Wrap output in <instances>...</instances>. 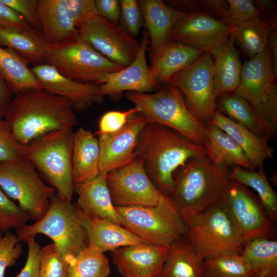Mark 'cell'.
<instances>
[{
	"mask_svg": "<svg viewBox=\"0 0 277 277\" xmlns=\"http://www.w3.org/2000/svg\"><path fill=\"white\" fill-rule=\"evenodd\" d=\"M5 115L14 138L26 145L51 132L73 129L78 124L70 103L44 89H28L14 95Z\"/></svg>",
	"mask_w": 277,
	"mask_h": 277,
	"instance_id": "1",
	"label": "cell"
},
{
	"mask_svg": "<svg viewBox=\"0 0 277 277\" xmlns=\"http://www.w3.org/2000/svg\"><path fill=\"white\" fill-rule=\"evenodd\" d=\"M135 154L143 160L154 186L166 196L171 191L173 174L180 167L190 159L207 156L203 146L169 127L148 122L139 134Z\"/></svg>",
	"mask_w": 277,
	"mask_h": 277,
	"instance_id": "2",
	"label": "cell"
},
{
	"mask_svg": "<svg viewBox=\"0 0 277 277\" xmlns=\"http://www.w3.org/2000/svg\"><path fill=\"white\" fill-rule=\"evenodd\" d=\"M231 179L226 167L213 164L206 156L192 159L173 174L168 196L181 213H199L215 204Z\"/></svg>",
	"mask_w": 277,
	"mask_h": 277,
	"instance_id": "3",
	"label": "cell"
},
{
	"mask_svg": "<svg viewBox=\"0 0 277 277\" xmlns=\"http://www.w3.org/2000/svg\"><path fill=\"white\" fill-rule=\"evenodd\" d=\"M185 236L204 260L215 256L241 254L244 247L231 218L217 203L199 213H183Z\"/></svg>",
	"mask_w": 277,
	"mask_h": 277,
	"instance_id": "4",
	"label": "cell"
},
{
	"mask_svg": "<svg viewBox=\"0 0 277 277\" xmlns=\"http://www.w3.org/2000/svg\"><path fill=\"white\" fill-rule=\"evenodd\" d=\"M126 97L148 123L169 127L189 140L203 146L206 125L190 112L179 90L169 84L154 93L128 91Z\"/></svg>",
	"mask_w": 277,
	"mask_h": 277,
	"instance_id": "5",
	"label": "cell"
},
{
	"mask_svg": "<svg viewBox=\"0 0 277 277\" xmlns=\"http://www.w3.org/2000/svg\"><path fill=\"white\" fill-rule=\"evenodd\" d=\"M74 132L64 129L43 135L27 146L26 157L63 200L71 202L74 191L72 155Z\"/></svg>",
	"mask_w": 277,
	"mask_h": 277,
	"instance_id": "6",
	"label": "cell"
},
{
	"mask_svg": "<svg viewBox=\"0 0 277 277\" xmlns=\"http://www.w3.org/2000/svg\"><path fill=\"white\" fill-rule=\"evenodd\" d=\"M84 213L77 205L62 199L57 193L50 200L44 215L30 225L16 230L19 242L28 236L44 234L51 239L66 261L87 246L82 225Z\"/></svg>",
	"mask_w": 277,
	"mask_h": 277,
	"instance_id": "7",
	"label": "cell"
},
{
	"mask_svg": "<svg viewBox=\"0 0 277 277\" xmlns=\"http://www.w3.org/2000/svg\"><path fill=\"white\" fill-rule=\"evenodd\" d=\"M270 47L242 65L240 84L234 92L247 101L273 136L277 127V85Z\"/></svg>",
	"mask_w": 277,
	"mask_h": 277,
	"instance_id": "8",
	"label": "cell"
},
{
	"mask_svg": "<svg viewBox=\"0 0 277 277\" xmlns=\"http://www.w3.org/2000/svg\"><path fill=\"white\" fill-rule=\"evenodd\" d=\"M124 220L122 226L148 244L170 247L184 236L182 214L168 196L163 195L153 206H115Z\"/></svg>",
	"mask_w": 277,
	"mask_h": 277,
	"instance_id": "9",
	"label": "cell"
},
{
	"mask_svg": "<svg viewBox=\"0 0 277 277\" xmlns=\"http://www.w3.org/2000/svg\"><path fill=\"white\" fill-rule=\"evenodd\" d=\"M45 63L71 79L97 85L101 84L106 75L124 68L102 55L79 33L64 44L48 46Z\"/></svg>",
	"mask_w": 277,
	"mask_h": 277,
	"instance_id": "10",
	"label": "cell"
},
{
	"mask_svg": "<svg viewBox=\"0 0 277 277\" xmlns=\"http://www.w3.org/2000/svg\"><path fill=\"white\" fill-rule=\"evenodd\" d=\"M0 187L18 202L31 220L36 221L47 211L56 190L47 185L26 157L0 164Z\"/></svg>",
	"mask_w": 277,
	"mask_h": 277,
	"instance_id": "11",
	"label": "cell"
},
{
	"mask_svg": "<svg viewBox=\"0 0 277 277\" xmlns=\"http://www.w3.org/2000/svg\"><path fill=\"white\" fill-rule=\"evenodd\" d=\"M217 202L230 215L244 245L256 238L272 239V221L247 187L231 179Z\"/></svg>",
	"mask_w": 277,
	"mask_h": 277,
	"instance_id": "12",
	"label": "cell"
},
{
	"mask_svg": "<svg viewBox=\"0 0 277 277\" xmlns=\"http://www.w3.org/2000/svg\"><path fill=\"white\" fill-rule=\"evenodd\" d=\"M212 50H206L191 65L173 75L168 84L185 97L192 114L207 125L216 110Z\"/></svg>",
	"mask_w": 277,
	"mask_h": 277,
	"instance_id": "13",
	"label": "cell"
},
{
	"mask_svg": "<svg viewBox=\"0 0 277 277\" xmlns=\"http://www.w3.org/2000/svg\"><path fill=\"white\" fill-rule=\"evenodd\" d=\"M106 183L115 206H153L163 196L137 157L108 172Z\"/></svg>",
	"mask_w": 277,
	"mask_h": 277,
	"instance_id": "14",
	"label": "cell"
},
{
	"mask_svg": "<svg viewBox=\"0 0 277 277\" xmlns=\"http://www.w3.org/2000/svg\"><path fill=\"white\" fill-rule=\"evenodd\" d=\"M80 36L94 49L112 62L126 68L134 60L140 42L118 25L98 15L78 30Z\"/></svg>",
	"mask_w": 277,
	"mask_h": 277,
	"instance_id": "15",
	"label": "cell"
},
{
	"mask_svg": "<svg viewBox=\"0 0 277 277\" xmlns=\"http://www.w3.org/2000/svg\"><path fill=\"white\" fill-rule=\"evenodd\" d=\"M234 30L211 14L197 11L189 13L176 23L170 40L212 51L230 37Z\"/></svg>",
	"mask_w": 277,
	"mask_h": 277,
	"instance_id": "16",
	"label": "cell"
},
{
	"mask_svg": "<svg viewBox=\"0 0 277 277\" xmlns=\"http://www.w3.org/2000/svg\"><path fill=\"white\" fill-rule=\"evenodd\" d=\"M148 123L139 112L133 114L120 130L97 133L100 148V172L108 173L133 160L139 134Z\"/></svg>",
	"mask_w": 277,
	"mask_h": 277,
	"instance_id": "17",
	"label": "cell"
},
{
	"mask_svg": "<svg viewBox=\"0 0 277 277\" xmlns=\"http://www.w3.org/2000/svg\"><path fill=\"white\" fill-rule=\"evenodd\" d=\"M30 68L43 89L68 100L74 111H85L103 99L99 94V85L71 79L46 63Z\"/></svg>",
	"mask_w": 277,
	"mask_h": 277,
	"instance_id": "18",
	"label": "cell"
},
{
	"mask_svg": "<svg viewBox=\"0 0 277 277\" xmlns=\"http://www.w3.org/2000/svg\"><path fill=\"white\" fill-rule=\"evenodd\" d=\"M149 35L144 29L138 52L133 62L122 70L105 76L99 85V94L118 96L125 91L145 93L159 87L154 81L146 60Z\"/></svg>",
	"mask_w": 277,
	"mask_h": 277,
	"instance_id": "19",
	"label": "cell"
},
{
	"mask_svg": "<svg viewBox=\"0 0 277 277\" xmlns=\"http://www.w3.org/2000/svg\"><path fill=\"white\" fill-rule=\"evenodd\" d=\"M170 247L143 244L118 248L111 255L124 277H160Z\"/></svg>",
	"mask_w": 277,
	"mask_h": 277,
	"instance_id": "20",
	"label": "cell"
},
{
	"mask_svg": "<svg viewBox=\"0 0 277 277\" xmlns=\"http://www.w3.org/2000/svg\"><path fill=\"white\" fill-rule=\"evenodd\" d=\"M138 3L149 35L148 49L151 63L170 41L176 23L189 12L177 10L161 0H142Z\"/></svg>",
	"mask_w": 277,
	"mask_h": 277,
	"instance_id": "21",
	"label": "cell"
},
{
	"mask_svg": "<svg viewBox=\"0 0 277 277\" xmlns=\"http://www.w3.org/2000/svg\"><path fill=\"white\" fill-rule=\"evenodd\" d=\"M107 174L101 172L91 180L74 183V191L78 195L77 205L86 216L122 226L124 220L112 201L106 183Z\"/></svg>",
	"mask_w": 277,
	"mask_h": 277,
	"instance_id": "22",
	"label": "cell"
},
{
	"mask_svg": "<svg viewBox=\"0 0 277 277\" xmlns=\"http://www.w3.org/2000/svg\"><path fill=\"white\" fill-rule=\"evenodd\" d=\"M37 10L41 37L47 46L61 45L78 35L65 0H38Z\"/></svg>",
	"mask_w": 277,
	"mask_h": 277,
	"instance_id": "23",
	"label": "cell"
},
{
	"mask_svg": "<svg viewBox=\"0 0 277 277\" xmlns=\"http://www.w3.org/2000/svg\"><path fill=\"white\" fill-rule=\"evenodd\" d=\"M208 124L216 126L229 135L242 148L256 170L273 156L274 150L267 140L216 110ZM207 124V125H208Z\"/></svg>",
	"mask_w": 277,
	"mask_h": 277,
	"instance_id": "24",
	"label": "cell"
},
{
	"mask_svg": "<svg viewBox=\"0 0 277 277\" xmlns=\"http://www.w3.org/2000/svg\"><path fill=\"white\" fill-rule=\"evenodd\" d=\"M82 225L86 232L87 246L95 247L103 253L125 246L148 244L123 226L106 220L84 214Z\"/></svg>",
	"mask_w": 277,
	"mask_h": 277,
	"instance_id": "25",
	"label": "cell"
},
{
	"mask_svg": "<svg viewBox=\"0 0 277 277\" xmlns=\"http://www.w3.org/2000/svg\"><path fill=\"white\" fill-rule=\"evenodd\" d=\"M206 50L170 40L150 63L154 81L159 86L168 84L173 75L191 65Z\"/></svg>",
	"mask_w": 277,
	"mask_h": 277,
	"instance_id": "26",
	"label": "cell"
},
{
	"mask_svg": "<svg viewBox=\"0 0 277 277\" xmlns=\"http://www.w3.org/2000/svg\"><path fill=\"white\" fill-rule=\"evenodd\" d=\"M234 39L229 37L212 51L214 90L216 97L234 92L241 79L242 65L234 46Z\"/></svg>",
	"mask_w": 277,
	"mask_h": 277,
	"instance_id": "27",
	"label": "cell"
},
{
	"mask_svg": "<svg viewBox=\"0 0 277 277\" xmlns=\"http://www.w3.org/2000/svg\"><path fill=\"white\" fill-rule=\"evenodd\" d=\"M100 159L98 138L90 130L80 128L73 135L72 164L74 183L96 177L100 173Z\"/></svg>",
	"mask_w": 277,
	"mask_h": 277,
	"instance_id": "28",
	"label": "cell"
},
{
	"mask_svg": "<svg viewBox=\"0 0 277 277\" xmlns=\"http://www.w3.org/2000/svg\"><path fill=\"white\" fill-rule=\"evenodd\" d=\"M203 146L207 157L216 165L224 167L235 165L250 171L256 170L238 144L216 126L206 125Z\"/></svg>",
	"mask_w": 277,
	"mask_h": 277,
	"instance_id": "29",
	"label": "cell"
},
{
	"mask_svg": "<svg viewBox=\"0 0 277 277\" xmlns=\"http://www.w3.org/2000/svg\"><path fill=\"white\" fill-rule=\"evenodd\" d=\"M204 261L183 236L170 246L160 277H204Z\"/></svg>",
	"mask_w": 277,
	"mask_h": 277,
	"instance_id": "30",
	"label": "cell"
},
{
	"mask_svg": "<svg viewBox=\"0 0 277 277\" xmlns=\"http://www.w3.org/2000/svg\"><path fill=\"white\" fill-rule=\"evenodd\" d=\"M0 45L12 50L34 66L45 63L48 46L32 29L0 27Z\"/></svg>",
	"mask_w": 277,
	"mask_h": 277,
	"instance_id": "31",
	"label": "cell"
},
{
	"mask_svg": "<svg viewBox=\"0 0 277 277\" xmlns=\"http://www.w3.org/2000/svg\"><path fill=\"white\" fill-rule=\"evenodd\" d=\"M28 64L12 50L0 45V72L13 95L28 89H43Z\"/></svg>",
	"mask_w": 277,
	"mask_h": 277,
	"instance_id": "32",
	"label": "cell"
},
{
	"mask_svg": "<svg viewBox=\"0 0 277 277\" xmlns=\"http://www.w3.org/2000/svg\"><path fill=\"white\" fill-rule=\"evenodd\" d=\"M276 19L261 16L234 27L231 36L250 57L261 53L269 46L271 32L276 29Z\"/></svg>",
	"mask_w": 277,
	"mask_h": 277,
	"instance_id": "33",
	"label": "cell"
},
{
	"mask_svg": "<svg viewBox=\"0 0 277 277\" xmlns=\"http://www.w3.org/2000/svg\"><path fill=\"white\" fill-rule=\"evenodd\" d=\"M249 263L253 277H277V242L256 238L247 243L241 254Z\"/></svg>",
	"mask_w": 277,
	"mask_h": 277,
	"instance_id": "34",
	"label": "cell"
},
{
	"mask_svg": "<svg viewBox=\"0 0 277 277\" xmlns=\"http://www.w3.org/2000/svg\"><path fill=\"white\" fill-rule=\"evenodd\" d=\"M216 110L267 141L272 137L249 104L234 92L219 96L216 100Z\"/></svg>",
	"mask_w": 277,
	"mask_h": 277,
	"instance_id": "35",
	"label": "cell"
},
{
	"mask_svg": "<svg viewBox=\"0 0 277 277\" xmlns=\"http://www.w3.org/2000/svg\"><path fill=\"white\" fill-rule=\"evenodd\" d=\"M230 177L254 189L269 218L277 220V194L271 187L265 171L260 169L250 171L236 166L230 171Z\"/></svg>",
	"mask_w": 277,
	"mask_h": 277,
	"instance_id": "36",
	"label": "cell"
},
{
	"mask_svg": "<svg viewBox=\"0 0 277 277\" xmlns=\"http://www.w3.org/2000/svg\"><path fill=\"white\" fill-rule=\"evenodd\" d=\"M66 261L67 277H108L110 273L108 258L94 247L86 246Z\"/></svg>",
	"mask_w": 277,
	"mask_h": 277,
	"instance_id": "37",
	"label": "cell"
},
{
	"mask_svg": "<svg viewBox=\"0 0 277 277\" xmlns=\"http://www.w3.org/2000/svg\"><path fill=\"white\" fill-rule=\"evenodd\" d=\"M204 277H253L248 261L241 254L220 255L206 259Z\"/></svg>",
	"mask_w": 277,
	"mask_h": 277,
	"instance_id": "38",
	"label": "cell"
},
{
	"mask_svg": "<svg viewBox=\"0 0 277 277\" xmlns=\"http://www.w3.org/2000/svg\"><path fill=\"white\" fill-rule=\"evenodd\" d=\"M261 15L252 1L228 0L219 14V19L233 28Z\"/></svg>",
	"mask_w": 277,
	"mask_h": 277,
	"instance_id": "39",
	"label": "cell"
},
{
	"mask_svg": "<svg viewBox=\"0 0 277 277\" xmlns=\"http://www.w3.org/2000/svg\"><path fill=\"white\" fill-rule=\"evenodd\" d=\"M30 215L11 201L0 188V233L26 225Z\"/></svg>",
	"mask_w": 277,
	"mask_h": 277,
	"instance_id": "40",
	"label": "cell"
},
{
	"mask_svg": "<svg viewBox=\"0 0 277 277\" xmlns=\"http://www.w3.org/2000/svg\"><path fill=\"white\" fill-rule=\"evenodd\" d=\"M68 264L53 242L41 248L40 277H67Z\"/></svg>",
	"mask_w": 277,
	"mask_h": 277,
	"instance_id": "41",
	"label": "cell"
},
{
	"mask_svg": "<svg viewBox=\"0 0 277 277\" xmlns=\"http://www.w3.org/2000/svg\"><path fill=\"white\" fill-rule=\"evenodd\" d=\"M27 146L13 136L4 118H0V164L26 157Z\"/></svg>",
	"mask_w": 277,
	"mask_h": 277,
	"instance_id": "42",
	"label": "cell"
},
{
	"mask_svg": "<svg viewBox=\"0 0 277 277\" xmlns=\"http://www.w3.org/2000/svg\"><path fill=\"white\" fill-rule=\"evenodd\" d=\"M23 252L16 234L10 231L0 234V277H4L6 269L13 266Z\"/></svg>",
	"mask_w": 277,
	"mask_h": 277,
	"instance_id": "43",
	"label": "cell"
},
{
	"mask_svg": "<svg viewBox=\"0 0 277 277\" xmlns=\"http://www.w3.org/2000/svg\"><path fill=\"white\" fill-rule=\"evenodd\" d=\"M120 21L121 27L130 36L134 38L143 24V15L138 2L135 0H121Z\"/></svg>",
	"mask_w": 277,
	"mask_h": 277,
	"instance_id": "44",
	"label": "cell"
},
{
	"mask_svg": "<svg viewBox=\"0 0 277 277\" xmlns=\"http://www.w3.org/2000/svg\"><path fill=\"white\" fill-rule=\"evenodd\" d=\"M75 28L78 30L98 15L94 0H65Z\"/></svg>",
	"mask_w": 277,
	"mask_h": 277,
	"instance_id": "45",
	"label": "cell"
},
{
	"mask_svg": "<svg viewBox=\"0 0 277 277\" xmlns=\"http://www.w3.org/2000/svg\"><path fill=\"white\" fill-rule=\"evenodd\" d=\"M1 1L22 16L29 25L41 36V28L37 10L38 0Z\"/></svg>",
	"mask_w": 277,
	"mask_h": 277,
	"instance_id": "46",
	"label": "cell"
},
{
	"mask_svg": "<svg viewBox=\"0 0 277 277\" xmlns=\"http://www.w3.org/2000/svg\"><path fill=\"white\" fill-rule=\"evenodd\" d=\"M138 112V110L134 107L125 111H111L105 113L100 120L97 133H109L120 130L133 114Z\"/></svg>",
	"mask_w": 277,
	"mask_h": 277,
	"instance_id": "47",
	"label": "cell"
},
{
	"mask_svg": "<svg viewBox=\"0 0 277 277\" xmlns=\"http://www.w3.org/2000/svg\"><path fill=\"white\" fill-rule=\"evenodd\" d=\"M24 241L28 246V258L25 266L16 277H40L41 246L34 236H28Z\"/></svg>",
	"mask_w": 277,
	"mask_h": 277,
	"instance_id": "48",
	"label": "cell"
},
{
	"mask_svg": "<svg viewBox=\"0 0 277 277\" xmlns=\"http://www.w3.org/2000/svg\"><path fill=\"white\" fill-rule=\"evenodd\" d=\"M95 5L98 15L107 21L118 25L120 21L121 8L117 0H96Z\"/></svg>",
	"mask_w": 277,
	"mask_h": 277,
	"instance_id": "49",
	"label": "cell"
},
{
	"mask_svg": "<svg viewBox=\"0 0 277 277\" xmlns=\"http://www.w3.org/2000/svg\"><path fill=\"white\" fill-rule=\"evenodd\" d=\"M0 27L32 29L22 16L1 0H0Z\"/></svg>",
	"mask_w": 277,
	"mask_h": 277,
	"instance_id": "50",
	"label": "cell"
},
{
	"mask_svg": "<svg viewBox=\"0 0 277 277\" xmlns=\"http://www.w3.org/2000/svg\"><path fill=\"white\" fill-rule=\"evenodd\" d=\"M9 85L0 72V118H4L13 98Z\"/></svg>",
	"mask_w": 277,
	"mask_h": 277,
	"instance_id": "51",
	"label": "cell"
},
{
	"mask_svg": "<svg viewBox=\"0 0 277 277\" xmlns=\"http://www.w3.org/2000/svg\"><path fill=\"white\" fill-rule=\"evenodd\" d=\"M255 2L261 16L268 19H276L274 2L271 1H256Z\"/></svg>",
	"mask_w": 277,
	"mask_h": 277,
	"instance_id": "52",
	"label": "cell"
},
{
	"mask_svg": "<svg viewBox=\"0 0 277 277\" xmlns=\"http://www.w3.org/2000/svg\"><path fill=\"white\" fill-rule=\"evenodd\" d=\"M273 57V68L275 73L277 75V33L276 29L273 30L270 35L269 41Z\"/></svg>",
	"mask_w": 277,
	"mask_h": 277,
	"instance_id": "53",
	"label": "cell"
}]
</instances>
